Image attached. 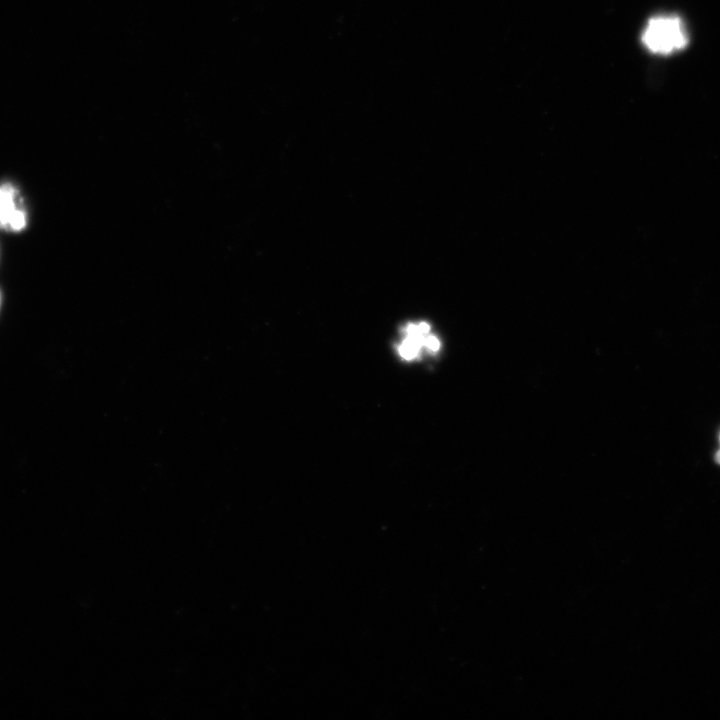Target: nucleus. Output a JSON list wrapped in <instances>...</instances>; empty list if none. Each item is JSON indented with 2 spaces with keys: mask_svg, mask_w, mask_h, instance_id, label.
<instances>
[{
  "mask_svg": "<svg viewBox=\"0 0 720 720\" xmlns=\"http://www.w3.org/2000/svg\"><path fill=\"white\" fill-rule=\"evenodd\" d=\"M653 53L670 54L686 46L688 37L679 17L662 15L651 18L641 36Z\"/></svg>",
  "mask_w": 720,
  "mask_h": 720,
  "instance_id": "f257e3e1",
  "label": "nucleus"
},
{
  "mask_svg": "<svg viewBox=\"0 0 720 720\" xmlns=\"http://www.w3.org/2000/svg\"><path fill=\"white\" fill-rule=\"evenodd\" d=\"M426 322L409 323L403 329L404 338L398 345V352L405 360L416 359L423 350L435 353L440 349L439 339L430 333Z\"/></svg>",
  "mask_w": 720,
  "mask_h": 720,
  "instance_id": "f03ea898",
  "label": "nucleus"
},
{
  "mask_svg": "<svg viewBox=\"0 0 720 720\" xmlns=\"http://www.w3.org/2000/svg\"><path fill=\"white\" fill-rule=\"evenodd\" d=\"M15 195L16 192L11 186L0 187V226L19 231L26 225V216L17 208Z\"/></svg>",
  "mask_w": 720,
  "mask_h": 720,
  "instance_id": "7ed1b4c3",
  "label": "nucleus"
},
{
  "mask_svg": "<svg viewBox=\"0 0 720 720\" xmlns=\"http://www.w3.org/2000/svg\"><path fill=\"white\" fill-rule=\"evenodd\" d=\"M716 460L720 464V450L716 453Z\"/></svg>",
  "mask_w": 720,
  "mask_h": 720,
  "instance_id": "20e7f679",
  "label": "nucleus"
}]
</instances>
